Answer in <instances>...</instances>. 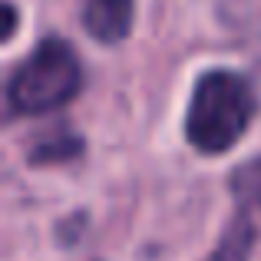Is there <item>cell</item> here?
<instances>
[{
    "instance_id": "obj_1",
    "label": "cell",
    "mask_w": 261,
    "mask_h": 261,
    "mask_svg": "<svg viewBox=\"0 0 261 261\" xmlns=\"http://www.w3.org/2000/svg\"><path fill=\"white\" fill-rule=\"evenodd\" d=\"M258 113V96L242 73L208 70L192 89L185 139L205 155H222L245 136Z\"/></svg>"
},
{
    "instance_id": "obj_7",
    "label": "cell",
    "mask_w": 261,
    "mask_h": 261,
    "mask_svg": "<svg viewBox=\"0 0 261 261\" xmlns=\"http://www.w3.org/2000/svg\"><path fill=\"white\" fill-rule=\"evenodd\" d=\"M4 17H7V27H4V37H10L13 27H17V10H13V4L4 7Z\"/></svg>"
},
{
    "instance_id": "obj_3",
    "label": "cell",
    "mask_w": 261,
    "mask_h": 261,
    "mask_svg": "<svg viewBox=\"0 0 261 261\" xmlns=\"http://www.w3.org/2000/svg\"><path fill=\"white\" fill-rule=\"evenodd\" d=\"M133 0H83V27L99 43H122L133 30Z\"/></svg>"
},
{
    "instance_id": "obj_6",
    "label": "cell",
    "mask_w": 261,
    "mask_h": 261,
    "mask_svg": "<svg viewBox=\"0 0 261 261\" xmlns=\"http://www.w3.org/2000/svg\"><path fill=\"white\" fill-rule=\"evenodd\" d=\"M80 152H83V139L63 129V133H57V136L40 139L37 146L30 149V162H33V166H57V162L76 159Z\"/></svg>"
},
{
    "instance_id": "obj_2",
    "label": "cell",
    "mask_w": 261,
    "mask_h": 261,
    "mask_svg": "<svg viewBox=\"0 0 261 261\" xmlns=\"http://www.w3.org/2000/svg\"><path fill=\"white\" fill-rule=\"evenodd\" d=\"M83 86V66L66 40L50 37L13 70L7 106L17 116H46L66 106Z\"/></svg>"
},
{
    "instance_id": "obj_4",
    "label": "cell",
    "mask_w": 261,
    "mask_h": 261,
    "mask_svg": "<svg viewBox=\"0 0 261 261\" xmlns=\"http://www.w3.org/2000/svg\"><path fill=\"white\" fill-rule=\"evenodd\" d=\"M251 248H255V222L248 218V212H238L205 261H248Z\"/></svg>"
},
{
    "instance_id": "obj_5",
    "label": "cell",
    "mask_w": 261,
    "mask_h": 261,
    "mask_svg": "<svg viewBox=\"0 0 261 261\" xmlns=\"http://www.w3.org/2000/svg\"><path fill=\"white\" fill-rule=\"evenodd\" d=\"M228 189L235 195V202L242 205V212H261V155L242 162L231 172Z\"/></svg>"
}]
</instances>
